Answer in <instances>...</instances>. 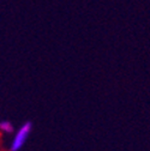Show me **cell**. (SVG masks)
Masks as SVG:
<instances>
[{"mask_svg":"<svg viewBox=\"0 0 150 151\" xmlns=\"http://www.w3.org/2000/svg\"><path fill=\"white\" fill-rule=\"evenodd\" d=\"M0 131L3 133H12L13 127L10 121H0Z\"/></svg>","mask_w":150,"mask_h":151,"instance_id":"obj_2","label":"cell"},{"mask_svg":"<svg viewBox=\"0 0 150 151\" xmlns=\"http://www.w3.org/2000/svg\"><path fill=\"white\" fill-rule=\"evenodd\" d=\"M31 132V124L30 122H25L19 129L16 132V134L13 137V140L11 143V150L12 151H18L19 149L23 147L24 143L27 142L29 134Z\"/></svg>","mask_w":150,"mask_h":151,"instance_id":"obj_1","label":"cell"}]
</instances>
